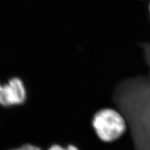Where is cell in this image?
I'll return each mask as SVG.
<instances>
[{"label":"cell","mask_w":150,"mask_h":150,"mask_svg":"<svg viewBox=\"0 0 150 150\" xmlns=\"http://www.w3.org/2000/svg\"><path fill=\"white\" fill-rule=\"evenodd\" d=\"M27 99V91L20 78H11L7 83H0V104L3 106L22 104Z\"/></svg>","instance_id":"2"},{"label":"cell","mask_w":150,"mask_h":150,"mask_svg":"<svg viewBox=\"0 0 150 150\" xmlns=\"http://www.w3.org/2000/svg\"><path fill=\"white\" fill-rule=\"evenodd\" d=\"M149 13H150V4H149Z\"/></svg>","instance_id":"5"},{"label":"cell","mask_w":150,"mask_h":150,"mask_svg":"<svg viewBox=\"0 0 150 150\" xmlns=\"http://www.w3.org/2000/svg\"><path fill=\"white\" fill-rule=\"evenodd\" d=\"M92 125L99 139L112 142L126 132L127 125L122 114L112 108H104L93 116Z\"/></svg>","instance_id":"1"},{"label":"cell","mask_w":150,"mask_h":150,"mask_svg":"<svg viewBox=\"0 0 150 150\" xmlns=\"http://www.w3.org/2000/svg\"><path fill=\"white\" fill-rule=\"evenodd\" d=\"M11 150H42L40 148L36 146L30 145V144H26V145H22L20 147L16 148V149H13Z\"/></svg>","instance_id":"4"},{"label":"cell","mask_w":150,"mask_h":150,"mask_svg":"<svg viewBox=\"0 0 150 150\" xmlns=\"http://www.w3.org/2000/svg\"><path fill=\"white\" fill-rule=\"evenodd\" d=\"M48 150H79L78 149L77 147L73 145H70L66 147H63L61 145H54L49 148Z\"/></svg>","instance_id":"3"}]
</instances>
